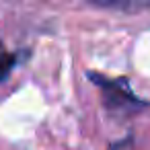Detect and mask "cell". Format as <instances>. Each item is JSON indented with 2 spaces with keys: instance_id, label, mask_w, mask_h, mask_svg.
<instances>
[{
  "instance_id": "6da1fadb",
  "label": "cell",
  "mask_w": 150,
  "mask_h": 150,
  "mask_svg": "<svg viewBox=\"0 0 150 150\" xmlns=\"http://www.w3.org/2000/svg\"><path fill=\"white\" fill-rule=\"evenodd\" d=\"M86 76L101 91L103 107L113 115H136V113L150 107L148 101L134 95L125 76L109 78V76H103V74H97V72H86Z\"/></svg>"
},
{
  "instance_id": "3957f363",
  "label": "cell",
  "mask_w": 150,
  "mask_h": 150,
  "mask_svg": "<svg viewBox=\"0 0 150 150\" xmlns=\"http://www.w3.org/2000/svg\"><path fill=\"white\" fill-rule=\"evenodd\" d=\"M17 60H19V54H11L2 47V41H0V82L6 80L11 70L17 66Z\"/></svg>"
},
{
  "instance_id": "7a4b0ae2",
  "label": "cell",
  "mask_w": 150,
  "mask_h": 150,
  "mask_svg": "<svg viewBox=\"0 0 150 150\" xmlns=\"http://www.w3.org/2000/svg\"><path fill=\"white\" fill-rule=\"evenodd\" d=\"M95 8H107V11H123V13H140L150 8V2H88Z\"/></svg>"
}]
</instances>
